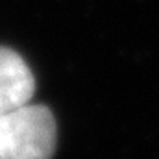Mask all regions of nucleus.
Returning a JSON list of instances; mask_svg holds the SVG:
<instances>
[{
    "label": "nucleus",
    "instance_id": "nucleus-2",
    "mask_svg": "<svg viewBox=\"0 0 159 159\" xmlns=\"http://www.w3.org/2000/svg\"><path fill=\"white\" fill-rule=\"evenodd\" d=\"M35 78L20 54L0 46V115L32 102Z\"/></svg>",
    "mask_w": 159,
    "mask_h": 159
},
{
    "label": "nucleus",
    "instance_id": "nucleus-1",
    "mask_svg": "<svg viewBox=\"0 0 159 159\" xmlns=\"http://www.w3.org/2000/svg\"><path fill=\"white\" fill-rule=\"evenodd\" d=\"M57 124L41 104H26L0 115V159H52Z\"/></svg>",
    "mask_w": 159,
    "mask_h": 159
}]
</instances>
